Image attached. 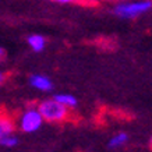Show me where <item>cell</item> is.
Segmentation results:
<instances>
[{"label":"cell","instance_id":"cell-6","mask_svg":"<svg viewBox=\"0 0 152 152\" xmlns=\"http://www.w3.org/2000/svg\"><path fill=\"white\" fill-rule=\"evenodd\" d=\"M55 101H57L60 105H63L64 107H75L78 101H77V98L71 95V94H56L55 96H53Z\"/></svg>","mask_w":152,"mask_h":152},{"label":"cell","instance_id":"cell-11","mask_svg":"<svg viewBox=\"0 0 152 152\" xmlns=\"http://www.w3.org/2000/svg\"><path fill=\"white\" fill-rule=\"evenodd\" d=\"M4 56H6V50H4V49H3V48H1V46H0V60L3 59Z\"/></svg>","mask_w":152,"mask_h":152},{"label":"cell","instance_id":"cell-13","mask_svg":"<svg viewBox=\"0 0 152 152\" xmlns=\"http://www.w3.org/2000/svg\"><path fill=\"white\" fill-rule=\"evenodd\" d=\"M151 144H152V138H151Z\"/></svg>","mask_w":152,"mask_h":152},{"label":"cell","instance_id":"cell-1","mask_svg":"<svg viewBox=\"0 0 152 152\" xmlns=\"http://www.w3.org/2000/svg\"><path fill=\"white\" fill-rule=\"evenodd\" d=\"M38 110L42 115L43 120L46 121H61L69 115V109L60 105L55 99H46V101L41 102L38 106Z\"/></svg>","mask_w":152,"mask_h":152},{"label":"cell","instance_id":"cell-3","mask_svg":"<svg viewBox=\"0 0 152 152\" xmlns=\"http://www.w3.org/2000/svg\"><path fill=\"white\" fill-rule=\"evenodd\" d=\"M43 117L38 109H28L20 117V129L24 133H35L43 124Z\"/></svg>","mask_w":152,"mask_h":152},{"label":"cell","instance_id":"cell-12","mask_svg":"<svg viewBox=\"0 0 152 152\" xmlns=\"http://www.w3.org/2000/svg\"><path fill=\"white\" fill-rule=\"evenodd\" d=\"M4 83V73L0 70V84H3Z\"/></svg>","mask_w":152,"mask_h":152},{"label":"cell","instance_id":"cell-5","mask_svg":"<svg viewBox=\"0 0 152 152\" xmlns=\"http://www.w3.org/2000/svg\"><path fill=\"white\" fill-rule=\"evenodd\" d=\"M27 43L34 52L39 53V52H42L45 49V46H46V39L42 37V35L34 34V35H29V37L27 38Z\"/></svg>","mask_w":152,"mask_h":152},{"label":"cell","instance_id":"cell-4","mask_svg":"<svg viewBox=\"0 0 152 152\" xmlns=\"http://www.w3.org/2000/svg\"><path fill=\"white\" fill-rule=\"evenodd\" d=\"M29 84L32 88H35L38 91H42V92L52 91V88H53L50 78L46 75H42V74H32L29 77Z\"/></svg>","mask_w":152,"mask_h":152},{"label":"cell","instance_id":"cell-7","mask_svg":"<svg viewBox=\"0 0 152 152\" xmlns=\"http://www.w3.org/2000/svg\"><path fill=\"white\" fill-rule=\"evenodd\" d=\"M14 123L7 117H0V140L7 134H13Z\"/></svg>","mask_w":152,"mask_h":152},{"label":"cell","instance_id":"cell-10","mask_svg":"<svg viewBox=\"0 0 152 152\" xmlns=\"http://www.w3.org/2000/svg\"><path fill=\"white\" fill-rule=\"evenodd\" d=\"M52 1H56V3H63V4H67V3H73L75 0H52Z\"/></svg>","mask_w":152,"mask_h":152},{"label":"cell","instance_id":"cell-8","mask_svg":"<svg viewBox=\"0 0 152 152\" xmlns=\"http://www.w3.org/2000/svg\"><path fill=\"white\" fill-rule=\"evenodd\" d=\"M129 140V135L127 133H117L116 135H113L110 140H109V148H119L121 145H124Z\"/></svg>","mask_w":152,"mask_h":152},{"label":"cell","instance_id":"cell-2","mask_svg":"<svg viewBox=\"0 0 152 152\" xmlns=\"http://www.w3.org/2000/svg\"><path fill=\"white\" fill-rule=\"evenodd\" d=\"M152 9L151 0H140L131 3H120L115 7V14L121 18H134Z\"/></svg>","mask_w":152,"mask_h":152},{"label":"cell","instance_id":"cell-9","mask_svg":"<svg viewBox=\"0 0 152 152\" xmlns=\"http://www.w3.org/2000/svg\"><path fill=\"white\" fill-rule=\"evenodd\" d=\"M0 145L6 148H14L18 145V138L14 135V134H7L3 138L0 140Z\"/></svg>","mask_w":152,"mask_h":152}]
</instances>
